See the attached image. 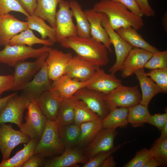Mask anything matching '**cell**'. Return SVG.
Here are the masks:
<instances>
[{
    "mask_svg": "<svg viewBox=\"0 0 167 167\" xmlns=\"http://www.w3.org/2000/svg\"><path fill=\"white\" fill-rule=\"evenodd\" d=\"M118 134L116 129L102 128L93 139L83 149L88 159L99 153L113 149Z\"/></svg>",
    "mask_w": 167,
    "mask_h": 167,
    "instance_id": "4fadbf2b",
    "label": "cell"
},
{
    "mask_svg": "<svg viewBox=\"0 0 167 167\" xmlns=\"http://www.w3.org/2000/svg\"><path fill=\"white\" fill-rule=\"evenodd\" d=\"M44 157L38 154H34L22 166V167L43 166L45 162Z\"/></svg>",
    "mask_w": 167,
    "mask_h": 167,
    "instance_id": "f6af8a7d",
    "label": "cell"
},
{
    "mask_svg": "<svg viewBox=\"0 0 167 167\" xmlns=\"http://www.w3.org/2000/svg\"><path fill=\"white\" fill-rule=\"evenodd\" d=\"M73 16L76 22L78 36L83 37H90V26L84 11L81 6L75 0L69 1Z\"/></svg>",
    "mask_w": 167,
    "mask_h": 167,
    "instance_id": "f1b7e54d",
    "label": "cell"
},
{
    "mask_svg": "<svg viewBox=\"0 0 167 167\" xmlns=\"http://www.w3.org/2000/svg\"><path fill=\"white\" fill-rule=\"evenodd\" d=\"M167 122V112L163 113L151 114L149 116L147 123L156 127L161 131L165 124Z\"/></svg>",
    "mask_w": 167,
    "mask_h": 167,
    "instance_id": "7bdbcfd3",
    "label": "cell"
},
{
    "mask_svg": "<svg viewBox=\"0 0 167 167\" xmlns=\"http://www.w3.org/2000/svg\"><path fill=\"white\" fill-rule=\"evenodd\" d=\"M59 124L57 120L50 121L47 119L45 127L36 147L34 154H38L45 157L60 155L65 148L60 139Z\"/></svg>",
    "mask_w": 167,
    "mask_h": 167,
    "instance_id": "3957f363",
    "label": "cell"
},
{
    "mask_svg": "<svg viewBox=\"0 0 167 167\" xmlns=\"http://www.w3.org/2000/svg\"><path fill=\"white\" fill-rule=\"evenodd\" d=\"M117 163L115 161L114 157L111 155L104 161L101 167H114L116 166Z\"/></svg>",
    "mask_w": 167,
    "mask_h": 167,
    "instance_id": "681fc988",
    "label": "cell"
},
{
    "mask_svg": "<svg viewBox=\"0 0 167 167\" xmlns=\"http://www.w3.org/2000/svg\"><path fill=\"white\" fill-rule=\"evenodd\" d=\"M13 86V74L0 75V98L2 93L6 91H12Z\"/></svg>",
    "mask_w": 167,
    "mask_h": 167,
    "instance_id": "ee69618b",
    "label": "cell"
},
{
    "mask_svg": "<svg viewBox=\"0 0 167 167\" xmlns=\"http://www.w3.org/2000/svg\"><path fill=\"white\" fill-rule=\"evenodd\" d=\"M128 108L124 107L110 109L107 116L102 119V127L116 129L118 127H126L128 124Z\"/></svg>",
    "mask_w": 167,
    "mask_h": 167,
    "instance_id": "83f0119b",
    "label": "cell"
},
{
    "mask_svg": "<svg viewBox=\"0 0 167 167\" xmlns=\"http://www.w3.org/2000/svg\"><path fill=\"white\" fill-rule=\"evenodd\" d=\"M102 27L106 31L115 49L116 61L110 68L109 73L115 74L122 70L123 63L132 47L110 26L107 16L105 14L101 21Z\"/></svg>",
    "mask_w": 167,
    "mask_h": 167,
    "instance_id": "30bf717a",
    "label": "cell"
},
{
    "mask_svg": "<svg viewBox=\"0 0 167 167\" xmlns=\"http://www.w3.org/2000/svg\"><path fill=\"white\" fill-rule=\"evenodd\" d=\"M25 122L19 128L30 139L39 141L44 130L47 119L36 103L30 102L27 108Z\"/></svg>",
    "mask_w": 167,
    "mask_h": 167,
    "instance_id": "8992f818",
    "label": "cell"
},
{
    "mask_svg": "<svg viewBox=\"0 0 167 167\" xmlns=\"http://www.w3.org/2000/svg\"><path fill=\"white\" fill-rule=\"evenodd\" d=\"M16 94L17 92H15L3 97L0 98V114L8 101Z\"/></svg>",
    "mask_w": 167,
    "mask_h": 167,
    "instance_id": "f907efd6",
    "label": "cell"
},
{
    "mask_svg": "<svg viewBox=\"0 0 167 167\" xmlns=\"http://www.w3.org/2000/svg\"><path fill=\"white\" fill-rule=\"evenodd\" d=\"M54 43L49 39L43 40L37 37L32 30L28 28L14 36L10 40L9 45H24L32 47L35 44H40L49 46Z\"/></svg>",
    "mask_w": 167,
    "mask_h": 167,
    "instance_id": "1f68e13d",
    "label": "cell"
},
{
    "mask_svg": "<svg viewBox=\"0 0 167 167\" xmlns=\"http://www.w3.org/2000/svg\"><path fill=\"white\" fill-rule=\"evenodd\" d=\"M30 102L23 93L14 95L8 101L0 114V124L10 122L19 128L23 123L24 113Z\"/></svg>",
    "mask_w": 167,
    "mask_h": 167,
    "instance_id": "9c48e42d",
    "label": "cell"
},
{
    "mask_svg": "<svg viewBox=\"0 0 167 167\" xmlns=\"http://www.w3.org/2000/svg\"><path fill=\"white\" fill-rule=\"evenodd\" d=\"M95 11L105 14L109 23L114 30L131 27L138 30L144 25L142 17L132 13L122 4L113 0H101L95 4Z\"/></svg>",
    "mask_w": 167,
    "mask_h": 167,
    "instance_id": "7a4b0ae2",
    "label": "cell"
},
{
    "mask_svg": "<svg viewBox=\"0 0 167 167\" xmlns=\"http://www.w3.org/2000/svg\"><path fill=\"white\" fill-rule=\"evenodd\" d=\"M129 142L125 141L115 147L113 149L98 153L92 158L88 160L84 164L83 167H101L106 159L110 156Z\"/></svg>",
    "mask_w": 167,
    "mask_h": 167,
    "instance_id": "f35d334b",
    "label": "cell"
},
{
    "mask_svg": "<svg viewBox=\"0 0 167 167\" xmlns=\"http://www.w3.org/2000/svg\"><path fill=\"white\" fill-rule=\"evenodd\" d=\"M143 15L147 17L154 16L155 12L150 5L148 0H135Z\"/></svg>",
    "mask_w": 167,
    "mask_h": 167,
    "instance_id": "bcb514c9",
    "label": "cell"
},
{
    "mask_svg": "<svg viewBox=\"0 0 167 167\" xmlns=\"http://www.w3.org/2000/svg\"><path fill=\"white\" fill-rule=\"evenodd\" d=\"M141 98L137 85L129 87L121 84L105 94V100L110 110L118 107L128 108L139 104Z\"/></svg>",
    "mask_w": 167,
    "mask_h": 167,
    "instance_id": "5b68a950",
    "label": "cell"
},
{
    "mask_svg": "<svg viewBox=\"0 0 167 167\" xmlns=\"http://www.w3.org/2000/svg\"><path fill=\"white\" fill-rule=\"evenodd\" d=\"M74 109V123L79 125L100 118L85 103L77 98L75 103Z\"/></svg>",
    "mask_w": 167,
    "mask_h": 167,
    "instance_id": "d590c367",
    "label": "cell"
},
{
    "mask_svg": "<svg viewBox=\"0 0 167 167\" xmlns=\"http://www.w3.org/2000/svg\"><path fill=\"white\" fill-rule=\"evenodd\" d=\"M58 5L59 9L56 12L55 29L56 42L60 43L66 38L78 35L69 1L63 0Z\"/></svg>",
    "mask_w": 167,
    "mask_h": 167,
    "instance_id": "ba28073f",
    "label": "cell"
},
{
    "mask_svg": "<svg viewBox=\"0 0 167 167\" xmlns=\"http://www.w3.org/2000/svg\"><path fill=\"white\" fill-rule=\"evenodd\" d=\"M60 43L63 47L72 49L77 56L95 66H104L109 62L108 49L102 43L91 37L73 36L65 38Z\"/></svg>",
    "mask_w": 167,
    "mask_h": 167,
    "instance_id": "6da1fadb",
    "label": "cell"
},
{
    "mask_svg": "<svg viewBox=\"0 0 167 167\" xmlns=\"http://www.w3.org/2000/svg\"><path fill=\"white\" fill-rule=\"evenodd\" d=\"M58 130L61 142L65 148L76 145L80 134L79 125L74 123L65 126L59 125Z\"/></svg>",
    "mask_w": 167,
    "mask_h": 167,
    "instance_id": "d6a6232c",
    "label": "cell"
},
{
    "mask_svg": "<svg viewBox=\"0 0 167 167\" xmlns=\"http://www.w3.org/2000/svg\"><path fill=\"white\" fill-rule=\"evenodd\" d=\"M21 6L29 15H33L36 10V0H17Z\"/></svg>",
    "mask_w": 167,
    "mask_h": 167,
    "instance_id": "c3c4849f",
    "label": "cell"
},
{
    "mask_svg": "<svg viewBox=\"0 0 167 167\" xmlns=\"http://www.w3.org/2000/svg\"><path fill=\"white\" fill-rule=\"evenodd\" d=\"M116 32L132 48H139L149 51L152 53L159 50L151 45L139 34L137 30L131 27L120 28Z\"/></svg>",
    "mask_w": 167,
    "mask_h": 167,
    "instance_id": "d4e9b609",
    "label": "cell"
},
{
    "mask_svg": "<svg viewBox=\"0 0 167 167\" xmlns=\"http://www.w3.org/2000/svg\"><path fill=\"white\" fill-rule=\"evenodd\" d=\"M91 81L92 78L86 82H81L64 74L53 81L51 89L56 91L62 98H70L73 96L80 89L87 87Z\"/></svg>",
    "mask_w": 167,
    "mask_h": 167,
    "instance_id": "603a6c76",
    "label": "cell"
},
{
    "mask_svg": "<svg viewBox=\"0 0 167 167\" xmlns=\"http://www.w3.org/2000/svg\"><path fill=\"white\" fill-rule=\"evenodd\" d=\"M12 11L19 12L26 17L29 15L17 0H0V16Z\"/></svg>",
    "mask_w": 167,
    "mask_h": 167,
    "instance_id": "b9f144b4",
    "label": "cell"
},
{
    "mask_svg": "<svg viewBox=\"0 0 167 167\" xmlns=\"http://www.w3.org/2000/svg\"><path fill=\"white\" fill-rule=\"evenodd\" d=\"M95 72L92 78L91 83L87 88L107 94L122 84L115 74H108L99 66H95Z\"/></svg>",
    "mask_w": 167,
    "mask_h": 167,
    "instance_id": "ffe728a7",
    "label": "cell"
},
{
    "mask_svg": "<svg viewBox=\"0 0 167 167\" xmlns=\"http://www.w3.org/2000/svg\"><path fill=\"white\" fill-rule=\"evenodd\" d=\"M113 0L122 4L129 11L138 16L142 17L143 16L135 0Z\"/></svg>",
    "mask_w": 167,
    "mask_h": 167,
    "instance_id": "7dc6e473",
    "label": "cell"
},
{
    "mask_svg": "<svg viewBox=\"0 0 167 167\" xmlns=\"http://www.w3.org/2000/svg\"><path fill=\"white\" fill-rule=\"evenodd\" d=\"M30 137L20 130H14L11 124H0V151L2 156V161L9 158L14 148L18 145L27 143Z\"/></svg>",
    "mask_w": 167,
    "mask_h": 167,
    "instance_id": "8fae6325",
    "label": "cell"
},
{
    "mask_svg": "<svg viewBox=\"0 0 167 167\" xmlns=\"http://www.w3.org/2000/svg\"><path fill=\"white\" fill-rule=\"evenodd\" d=\"M73 57L70 53H65L57 49L51 48L45 60L50 80L54 81L65 74Z\"/></svg>",
    "mask_w": 167,
    "mask_h": 167,
    "instance_id": "5bb4252c",
    "label": "cell"
},
{
    "mask_svg": "<svg viewBox=\"0 0 167 167\" xmlns=\"http://www.w3.org/2000/svg\"><path fill=\"white\" fill-rule=\"evenodd\" d=\"M152 156L149 149L144 148L137 151L130 161L123 165L124 167H142Z\"/></svg>",
    "mask_w": 167,
    "mask_h": 167,
    "instance_id": "60d3db41",
    "label": "cell"
},
{
    "mask_svg": "<svg viewBox=\"0 0 167 167\" xmlns=\"http://www.w3.org/2000/svg\"><path fill=\"white\" fill-rule=\"evenodd\" d=\"M26 20L28 28L38 32L41 39L45 40L48 37L54 43L56 42L55 28L48 25L43 18L34 15H29L26 17Z\"/></svg>",
    "mask_w": 167,
    "mask_h": 167,
    "instance_id": "4dcf8cb0",
    "label": "cell"
},
{
    "mask_svg": "<svg viewBox=\"0 0 167 167\" xmlns=\"http://www.w3.org/2000/svg\"><path fill=\"white\" fill-rule=\"evenodd\" d=\"M138 80L142 91V98L140 104L148 107L152 98L156 95L162 92L161 89L157 84L146 75L144 68L134 71Z\"/></svg>",
    "mask_w": 167,
    "mask_h": 167,
    "instance_id": "cb8c5ba5",
    "label": "cell"
},
{
    "mask_svg": "<svg viewBox=\"0 0 167 167\" xmlns=\"http://www.w3.org/2000/svg\"><path fill=\"white\" fill-rule=\"evenodd\" d=\"M60 155L45 161L44 167H69L86 163L88 159L78 146L66 147Z\"/></svg>",
    "mask_w": 167,
    "mask_h": 167,
    "instance_id": "2e32d148",
    "label": "cell"
},
{
    "mask_svg": "<svg viewBox=\"0 0 167 167\" xmlns=\"http://www.w3.org/2000/svg\"><path fill=\"white\" fill-rule=\"evenodd\" d=\"M90 26V35L91 37L102 43L112 52L111 43L107 33L102 27L101 21L105 14L97 12L93 9H88L84 11Z\"/></svg>",
    "mask_w": 167,
    "mask_h": 167,
    "instance_id": "ac0fdd59",
    "label": "cell"
},
{
    "mask_svg": "<svg viewBox=\"0 0 167 167\" xmlns=\"http://www.w3.org/2000/svg\"><path fill=\"white\" fill-rule=\"evenodd\" d=\"M53 81L49 78L45 61L34 78L28 83L22 90L30 102H36L43 93L50 90Z\"/></svg>",
    "mask_w": 167,
    "mask_h": 167,
    "instance_id": "7c38bea8",
    "label": "cell"
},
{
    "mask_svg": "<svg viewBox=\"0 0 167 167\" xmlns=\"http://www.w3.org/2000/svg\"><path fill=\"white\" fill-rule=\"evenodd\" d=\"M153 157L159 162L161 166L167 165V139H156L149 149Z\"/></svg>",
    "mask_w": 167,
    "mask_h": 167,
    "instance_id": "8d00e7d4",
    "label": "cell"
},
{
    "mask_svg": "<svg viewBox=\"0 0 167 167\" xmlns=\"http://www.w3.org/2000/svg\"><path fill=\"white\" fill-rule=\"evenodd\" d=\"M160 131L161 135L158 139L160 140L167 139V122L165 124Z\"/></svg>",
    "mask_w": 167,
    "mask_h": 167,
    "instance_id": "f5cc1de1",
    "label": "cell"
},
{
    "mask_svg": "<svg viewBox=\"0 0 167 167\" xmlns=\"http://www.w3.org/2000/svg\"><path fill=\"white\" fill-rule=\"evenodd\" d=\"M95 71V65L76 56L73 57L65 74L72 79L86 82L92 78Z\"/></svg>",
    "mask_w": 167,
    "mask_h": 167,
    "instance_id": "7402d4cb",
    "label": "cell"
},
{
    "mask_svg": "<svg viewBox=\"0 0 167 167\" xmlns=\"http://www.w3.org/2000/svg\"><path fill=\"white\" fill-rule=\"evenodd\" d=\"M48 53H44L33 62L21 61L15 65L13 74V86L12 91L22 90L24 86L41 69L45 61Z\"/></svg>",
    "mask_w": 167,
    "mask_h": 167,
    "instance_id": "52a82bcc",
    "label": "cell"
},
{
    "mask_svg": "<svg viewBox=\"0 0 167 167\" xmlns=\"http://www.w3.org/2000/svg\"><path fill=\"white\" fill-rule=\"evenodd\" d=\"M166 22L167 23V13H165V14L163 18V26L164 27V28L165 31H166V28L167 30V28L166 27V26H167L166 25Z\"/></svg>",
    "mask_w": 167,
    "mask_h": 167,
    "instance_id": "db71d44e",
    "label": "cell"
},
{
    "mask_svg": "<svg viewBox=\"0 0 167 167\" xmlns=\"http://www.w3.org/2000/svg\"><path fill=\"white\" fill-rule=\"evenodd\" d=\"M146 75L157 84L162 92H167V67L151 70Z\"/></svg>",
    "mask_w": 167,
    "mask_h": 167,
    "instance_id": "ab89813d",
    "label": "cell"
},
{
    "mask_svg": "<svg viewBox=\"0 0 167 167\" xmlns=\"http://www.w3.org/2000/svg\"><path fill=\"white\" fill-rule=\"evenodd\" d=\"M161 166L158 161L152 157L148 160L142 167H157Z\"/></svg>",
    "mask_w": 167,
    "mask_h": 167,
    "instance_id": "816d5d0a",
    "label": "cell"
},
{
    "mask_svg": "<svg viewBox=\"0 0 167 167\" xmlns=\"http://www.w3.org/2000/svg\"><path fill=\"white\" fill-rule=\"evenodd\" d=\"M76 98H63L59 109L57 121L59 125L65 126L74 123V104Z\"/></svg>",
    "mask_w": 167,
    "mask_h": 167,
    "instance_id": "e575fe53",
    "label": "cell"
},
{
    "mask_svg": "<svg viewBox=\"0 0 167 167\" xmlns=\"http://www.w3.org/2000/svg\"><path fill=\"white\" fill-rule=\"evenodd\" d=\"M167 67V50L158 51L152 55L144 68L151 70Z\"/></svg>",
    "mask_w": 167,
    "mask_h": 167,
    "instance_id": "74e56055",
    "label": "cell"
},
{
    "mask_svg": "<svg viewBox=\"0 0 167 167\" xmlns=\"http://www.w3.org/2000/svg\"><path fill=\"white\" fill-rule=\"evenodd\" d=\"M62 0H36V7L34 15L42 18L55 28L57 7Z\"/></svg>",
    "mask_w": 167,
    "mask_h": 167,
    "instance_id": "4316f807",
    "label": "cell"
},
{
    "mask_svg": "<svg viewBox=\"0 0 167 167\" xmlns=\"http://www.w3.org/2000/svg\"><path fill=\"white\" fill-rule=\"evenodd\" d=\"M79 125L80 134L76 145L82 148L88 145L102 128V119L99 118Z\"/></svg>",
    "mask_w": 167,
    "mask_h": 167,
    "instance_id": "f546056e",
    "label": "cell"
},
{
    "mask_svg": "<svg viewBox=\"0 0 167 167\" xmlns=\"http://www.w3.org/2000/svg\"><path fill=\"white\" fill-rule=\"evenodd\" d=\"M38 141L35 139H30L24 147L17 152L11 158L2 161L0 167H22L28 159L34 153Z\"/></svg>",
    "mask_w": 167,
    "mask_h": 167,
    "instance_id": "484cf974",
    "label": "cell"
},
{
    "mask_svg": "<svg viewBox=\"0 0 167 167\" xmlns=\"http://www.w3.org/2000/svg\"><path fill=\"white\" fill-rule=\"evenodd\" d=\"M152 53L139 48H132L126 59L122 69L123 78L130 76L137 70L144 66L152 55Z\"/></svg>",
    "mask_w": 167,
    "mask_h": 167,
    "instance_id": "d6986e66",
    "label": "cell"
},
{
    "mask_svg": "<svg viewBox=\"0 0 167 167\" xmlns=\"http://www.w3.org/2000/svg\"><path fill=\"white\" fill-rule=\"evenodd\" d=\"M150 114L148 107L139 104L128 108L127 120L133 127H143Z\"/></svg>",
    "mask_w": 167,
    "mask_h": 167,
    "instance_id": "836d02e7",
    "label": "cell"
},
{
    "mask_svg": "<svg viewBox=\"0 0 167 167\" xmlns=\"http://www.w3.org/2000/svg\"><path fill=\"white\" fill-rule=\"evenodd\" d=\"M62 99L56 91L51 89L43 93L35 102L47 119L54 121L57 120Z\"/></svg>",
    "mask_w": 167,
    "mask_h": 167,
    "instance_id": "44dd1931",
    "label": "cell"
},
{
    "mask_svg": "<svg viewBox=\"0 0 167 167\" xmlns=\"http://www.w3.org/2000/svg\"><path fill=\"white\" fill-rule=\"evenodd\" d=\"M51 48L47 45L34 49L24 45H7L0 50V62L13 67L19 61L31 58L36 59Z\"/></svg>",
    "mask_w": 167,
    "mask_h": 167,
    "instance_id": "277c9868",
    "label": "cell"
},
{
    "mask_svg": "<svg viewBox=\"0 0 167 167\" xmlns=\"http://www.w3.org/2000/svg\"><path fill=\"white\" fill-rule=\"evenodd\" d=\"M105 94L85 87L78 91L74 96L83 101L101 118L103 119L110 111L105 101Z\"/></svg>",
    "mask_w": 167,
    "mask_h": 167,
    "instance_id": "9a60e30c",
    "label": "cell"
},
{
    "mask_svg": "<svg viewBox=\"0 0 167 167\" xmlns=\"http://www.w3.org/2000/svg\"><path fill=\"white\" fill-rule=\"evenodd\" d=\"M27 21L18 19L14 15L7 14L0 16V45L9 44L15 36L28 28Z\"/></svg>",
    "mask_w": 167,
    "mask_h": 167,
    "instance_id": "e0dca14e",
    "label": "cell"
}]
</instances>
